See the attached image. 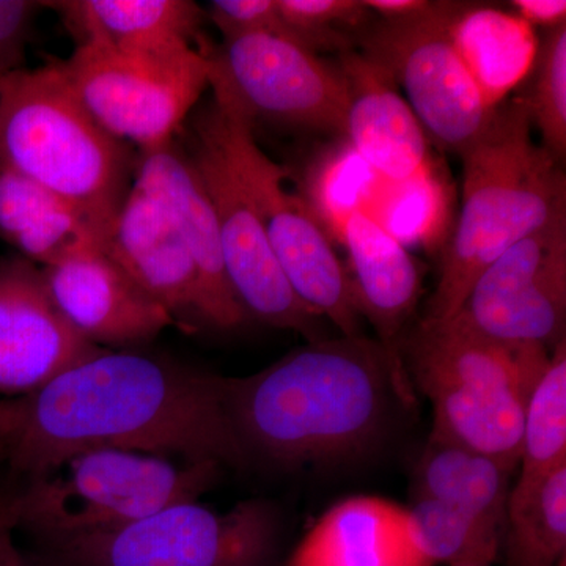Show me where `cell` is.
<instances>
[{"instance_id":"6da1fadb","label":"cell","mask_w":566,"mask_h":566,"mask_svg":"<svg viewBox=\"0 0 566 566\" xmlns=\"http://www.w3.org/2000/svg\"><path fill=\"white\" fill-rule=\"evenodd\" d=\"M229 379L102 349L39 389L0 400V464L28 482L98 449L244 465Z\"/></svg>"},{"instance_id":"7a4b0ae2","label":"cell","mask_w":566,"mask_h":566,"mask_svg":"<svg viewBox=\"0 0 566 566\" xmlns=\"http://www.w3.org/2000/svg\"><path fill=\"white\" fill-rule=\"evenodd\" d=\"M405 365L365 335L322 338L248 378L229 379L230 417L249 460L322 468L359 460L385 438Z\"/></svg>"},{"instance_id":"3957f363","label":"cell","mask_w":566,"mask_h":566,"mask_svg":"<svg viewBox=\"0 0 566 566\" xmlns=\"http://www.w3.org/2000/svg\"><path fill=\"white\" fill-rule=\"evenodd\" d=\"M463 205L423 319L446 322L479 275L524 237L566 211L560 161L532 139L516 98L495 106L482 136L463 153Z\"/></svg>"},{"instance_id":"277c9868","label":"cell","mask_w":566,"mask_h":566,"mask_svg":"<svg viewBox=\"0 0 566 566\" xmlns=\"http://www.w3.org/2000/svg\"><path fill=\"white\" fill-rule=\"evenodd\" d=\"M409 382L433 406L430 438L520 464L528 398L549 349L486 337L455 318L423 319L398 345Z\"/></svg>"},{"instance_id":"5b68a950","label":"cell","mask_w":566,"mask_h":566,"mask_svg":"<svg viewBox=\"0 0 566 566\" xmlns=\"http://www.w3.org/2000/svg\"><path fill=\"white\" fill-rule=\"evenodd\" d=\"M134 163L82 106L61 65L0 77V164L84 212L106 238L133 186Z\"/></svg>"},{"instance_id":"8992f818","label":"cell","mask_w":566,"mask_h":566,"mask_svg":"<svg viewBox=\"0 0 566 566\" xmlns=\"http://www.w3.org/2000/svg\"><path fill=\"white\" fill-rule=\"evenodd\" d=\"M219 471L218 464H177L150 453L88 450L25 483L0 512L11 527L28 528L44 542L102 534L197 501Z\"/></svg>"},{"instance_id":"52a82bcc","label":"cell","mask_w":566,"mask_h":566,"mask_svg":"<svg viewBox=\"0 0 566 566\" xmlns=\"http://www.w3.org/2000/svg\"><path fill=\"white\" fill-rule=\"evenodd\" d=\"M197 120L210 132L232 166L262 222L286 281L305 305L345 337L363 335V315L352 277L335 253L318 216L303 196L286 189V170L259 147L253 122L219 82Z\"/></svg>"},{"instance_id":"ba28073f","label":"cell","mask_w":566,"mask_h":566,"mask_svg":"<svg viewBox=\"0 0 566 566\" xmlns=\"http://www.w3.org/2000/svg\"><path fill=\"white\" fill-rule=\"evenodd\" d=\"M463 7L431 2L412 17L370 21L354 39L365 61L403 87L428 140L458 155L482 136L495 109L457 44Z\"/></svg>"},{"instance_id":"9c48e42d","label":"cell","mask_w":566,"mask_h":566,"mask_svg":"<svg viewBox=\"0 0 566 566\" xmlns=\"http://www.w3.org/2000/svg\"><path fill=\"white\" fill-rule=\"evenodd\" d=\"M46 545L52 566H273L279 520L263 501L227 512L178 502L115 531Z\"/></svg>"},{"instance_id":"30bf717a","label":"cell","mask_w":566,"mask_h":566,"mask_svg":"<svg viewBox=\"0 0 566 566\" xmlns=\"http://www.w3.org/2000/svg\"><path fill=\"white\" fill-rule=\"evenodd\" d=\"M88 114L111 136L140 151L174 140L210 87V61L193 44L159 51H120L84 43L59 63Z\"/></svg>"},{"instance_id":"8fae6325","label":"cell","mask_w":566,"mask_h":566,"mask_svg":"<svg viewBox=\"0 0 566 566\" xmlns=\"http://www.w3.org/2000/svg\"><path fill=\"white\" fill-rule=\"evenodd\" d=\"M210 80L219 82L251 120L285 128L345 134L349 92L340 66L270 33L205 48Z\"/></svg>"},{"instance_id":"7c38bea8","label":"cell","mask_w":566,"mask_h":566,"mask_svg":"<svg viewBox=\"0 0 566 566\" xmlns=\"http://www.w3.org/2000/svg\"><path fill=\"white\" fill-rule=\"evenodd\" d=\"M453 318L495 340L547 349L565 340L566 211L491 263Z\"/></svg>"},{"instance_id":"4fadbf2b","label":"cell","mask_w":566,"mask_h":566,"mask_svg":"<svg viewBox=\"0 0 566 566\" xmlns=\"http://www.w3.org/2000/svg\"><path fill=\"white\" fill-rule=\"evenodd\" d=\"M191 159L218 219L227 275L234 296L260 322L322 340V318L300 300L283 274L259 216L210 132L193 118Z\"/></svg>"},{"instance_id":"5bb4252c","label":"cell","mask_w":566,"mask_h":566,"mask_svg":"<svg viewBox=\"0 0 566 566\" xmlns=\"http://www.w3.org/2000/svg\"><path fill=\"white\" fill-rule=\"evenodd\" d=\"M102 349L63 318L36 264L0 262V392H32Z\"/></svg>"},{"instance_id":"9a60e30c","label":"cell","mask_w":566,"mask_h":566,"mask_svg":"<svg viewBox=\"0 0 566 566\" xmlns=\"http://www.w3.org/2000/svg\"><path fill=\"white\" fill-rule=\"evenodd\" d=\"M133 186L161 205L199 275L200 319L219 329L244 323V308L227 275L218 219L191 156L175 142L140 151L134 163Z\"/></svg>"},{"instance_id":"2e32d148","label":"cell","mask_w":566,"mask_h":566,"mask_svg":"<svg viewBox=\"0 0 566 566\" xmlns=\"http://www.w3.org/2000/svg\"><path fill=\"white\" fill-rule=\"evenodd\" d=\"M41 273L63 318L93 345L144 344L175 323L102 248L82 249Z\"/></svg>"},{"instance_id":"e0dca14e","label":"cell","mask_w":566,"mask_h":566,"mask_svg":"<svg viewBox=\"0 0 566 566\" xmlns=\"http://www.w3.org/2000/svg\"><path fill=\"white\" fill-rule=\"evenodd\" d=\"M338 66L348 85L345 136L354 155L397 188L433 177L431 142L394 82L357 51L340 54Z\"/></svg>"},{"instance_id":"ac0fdd59","label":"cell","mask_w":566,"mask_h":566,"mask_svg":"<svg viewBox=\"0 0 566 566\" xmlns=\"http://www.w3.org/2000/svg\"><path fill=\"white\" fill-rule=\"evenodd\" d=\"M103 251L133 279L175 322L200 319L199 275L161 205L139 189H129L115 212Z\"/></svg>"},{"instance_id":"d6986e66","label":"cell","mask_w":566,"mask_h":566,"mask_svg":"<svg viewBox=\"0 0 566 566\" xmlns=\"http://www.w3.org/2000/svg\"><path fill=\"white\" fill-rule=\"evenodd\" d=\"M349 256V277L360 315L378 334V342L401 360L398 345L408 333L422 290L416 256L365 210H354L340 227Z\"/></svg>"},{"instance_id":"ffe728a7","label":"cell","mask_w":566,"mask_h":566,"mask_svg":"<svg viewBox=\"0 0 566 566\" xmlns=\"http://www.w3.org/2000/svg\"><path fill=\"white\" fill-rule=\"evenodd\" d=\"M285 566H434L412 538L403 506L346 499L324 513Z\"/></svg>"},{"instance_id":"44dd1931","label":"cell","mask_w":566,"mask_h":566,"mask_svg":"<svg viewBox=\"0 0 566 566\" xmlns=\"http://www.w3.org/2000/svg\"><path fill=\"white\" fill-rule=\"evenodd\" d=\"M0 237L43 268L88 248L104 234L81 210L0 164Z\"/></svg>"},{"instance_id":"7402d4cb","label":"cell","mask_w":566,"mask_h":566,"mask_svg":"<svg viewBox=\"0 0 566 566\" xmlns=\"http://www.w3.org/2000/svg\"><path fill=\"white\" fill-rule=\"evenodd\" d=\"M77 46L159 51L192 44L203 11L188 0H70L55 2Z\"/></svg>"},{"instance_id":"603a6c76","label":"cell","mask_w":566,"mask_h":566,"mask_svg":"<svg viewBox=\"0 0 566 566\" xmlns=\"http://www.w3.org/2000/svg\"><path fill=\"white\" fill-rule=\"evenodd\" d=\"M416 474L417 495L458 506L502 538L513 469L475 450L430 438Z\"/></svg>"},{"instance_id":"cb8c5ba5","label":"cell","mask_w":566,"mask_h":566,"mask_svg":"<svg viewBox=\"0 0 566 566\" xmlns=\"http://www.w3.org/2000/svg\"><path fill=\"white\" fill-rule=\"evenodd\" d=\"M453 33L472 76L493 106L523 82L538 46L526 22L475 3H464Z\"/></svg>"},{"instance_id":"d4e9b609","label":"cell","mask_w":566,"mask_h":566,"mask_svg":"<svg viewBox=\"0 0 566 566\" xmlns=\"http://www.w3.org/2000/svg\"><path fill=\"white\" fill-rule=\"evenodd\" d=\"M502 549L506 566H556L566 557V463L510 488Z\"/></svg>"},{"instance_id":"484cf974","label":"cell","mask_w":566,"mask_h":566,"mask_svg":"<svg viewBox=\"0 0 566 566\" xmlns=\"http://www.w3.org/2000/svg\"><path fill=\"white\" fill-rule=\"evenodd\" d=\"M566 463V342L554 346L549 363L528 398L517 483H531Z\"/></svg>"},{"instance_id":"4316f807","label":"cell","mask_w":566,"mask_h":566,"mask_svg":"<svg viewBox=\"0 0 566 566\" xmlns=\"http://www.w3.org/2000/svg\"><path fill=\"white\" fill-rule=\"evenodd\" d=\"M408 512L409 528L420 551L433 565L493 566L502 538L452 504L428 495H417Z\"/></svg>"},{"instance_id":"83f0119b","label":"cell","mask_w":566,"mask_h":566,"mask_svg":"<svg viewBox=\"0 0 566 566\" xmlns=\"http://www.w3.org/2000/svg\"><path fill=\"white\" fill-rule=\"evenodd\" d=\"M515 98L542 133L545 150L557 161L566 155V24L549 29L536 46L534 62ZM521 82V84H523Z\"/></svg>"},{"instance_id":"f1b7e54d","label":"cell","mask_w":566,"mask_h":566,"mask_svg":"<svg viewBox=\"0 0 566 566\" xmlns=\"http://www.w3.org/2000/svg\"><path fill=\"white\" fill-rule=\"evenodd\" d=\"M210 17L223 40L251 33H270L286 40L277 0H214L210 3Z\"/></svg>"},{"instance_id":"f546056e","label":"cell","mask_w":566,"mask_h":566,"mask_svg":"<svg viewBox=\"0 0 566 566\" xmlns=\"http://www.w3.org/2000/svg\"><path fill=\"white\" fill-rule=\"evenodd\" d=\"M44 6L31 0H0V77L21 70L29 29Z\"/></svg>"},{"instance_id":"4dcf8cb0","label":"cell","mask_w":566,"mask_h":566,"mask_svg":"<svg viewBox=\"0 0 566 566\" xmlns=\"http://www.w3.org/2000/svg\"><path fill=\"white\" fill-rule=\"evenodd\" d=\"M510 7L521 21L531 25L554 29L566 24L565 0H513Z\"/></svg>"},{"instance_id":"1f68e13d","label":"cell","mask_w":566,"mask_h":566,"mask_svg":"<svg viewBox=\"0 0 566 566\" xmlns=\"http://www.w3.org/2000/svg\"><path fill=\"white\" fill-rule=\"evenodd\" d=\"M365 9L375 11L381 20H400L412 17L431 6L428 0H363Z\"/></svg>"},{"instance_id":"d6a6232c","label":"cell","mask_w":566,"mask_h":566,"mask_svg":"<svg viewBox=\"0 0 566 566\" xmlns=\"http://www.w3.org/2000/svg\"><path fill=\"white\" fill-rule=\"evenodd\" d=\"M11 524L0 512V566H31L14 545Z\"/></svg>"},{"instance_id":"836d02e7","label":"cell","mask_w":566,"mask_h":566,"mask_svg":"<svg viewBox=\"0 0 566 566\" xmlns=\"http://www.w3.org/2000/svg\"><path fill=\"white\" fill-rule=\"evenodd\" d=\"M556 566H566V557L562 558Z\"/></svg>"},{"instance_id":"e575fe53","label":"cell","mask_w":566,"mask_h":566,"mask_svg":"<svg viewBox=\"0 0 566 566\" xmlns=\"http://www.w3.org/2000/svg\"><path fill=\"white\" fill-rule=\"evenodd\" d=\"M460 566H482V565H460Z\"/></svg>"}]
</instances>
